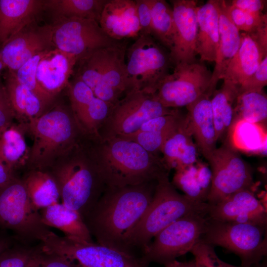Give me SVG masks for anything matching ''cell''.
Here are the masks:
<instances>
[{"label":"cell","instance_id":"6da1fadb","mask_svg":"<svg viewBox=\"0 0 267 267\" xmlns=\"http://www.w3.org/2000/svg\"><path fill=\"white\" fill-rule=\"evenodd\" d=\"M157 182L106 187L83 219L97 243L136 255L130 249L129 239L151 203Z\"/></svg>","mask_w":267,"mask_h":267},{"label":"cell","instance_id":"7a4b0ae2","mask_svg":"<svg viewBox=\"0 0 267 267\" xmlns=\"http://www.w3.org/2000/svg\"><path fill=\"white\" fill-rule=\"evenodd\" d=\"M85 139L106 186L138 185L169 175L162 157L134 141L119 136L103 139L87 134Z\"/></svg>","mask_w":267,"mask_h":267},{"label":"cell","instance_id":"3957f363","mask_svg":"<svg viewBox=\"0 0 267 267\" xmlns=\"http://www.w3.org/2000/svg\"><path fill=\"white\" fill-rule=\"evenodd\" d=\"M21 123L33 139L27 171L49 170L85 134L71 107L63 105L53 106L39 117Z\"/></svg>","mask_w":267,"mask_h":267},{"label":"cell","instance_id":"277c9868","mask_svg":"<svg viewBox=\"0 0 267 267\" xmlns=\"http://www.w3.org/2000/svg\"><path fill=\"white\" fill-rule=\"evenodd\" d=\"M47 171L55 180L61 203L83 219L106 187L89 152L85 134Z\"/></svg>","mask_w":267,"mask_h":267},{"label":"cell","instance_id":"5b68a950","mask_svg":"<svg viewBox=\"0 0 267 267\" xmlns=\"http://www.w3.org/2000/svg\"><path fill=\"white\" fill-rule=\"evenodd\" d=\"M169 176L157 180L153 199L130 235L128 246L134 253L136 248L142 254L157 234L178 220L192 214H208L209 204L178 193Z\"/></svg>","mask_w":267,"mask_h":267},{"label":"cell","instance_id":"8992f818","mask_svg":"<svg viewBox=\"0 0 267 267\" xmlns=\"http://www.w3.org/2000/svg\"><path fill=\"white\" fill-rule=\"evenodd\" d=\"M0 230L10 231L18 242L29 245L41 242L51 231L18 176L0 187Z\"/></svg>","mask_w":267,"mask_h":267},{"label":"cell","instance_id":"52a82bcc","mask_svg":"<svg viewBox=\"0 0 267 267\" xmlns=\"http://www.w3.org/2000/svg\"><path fill=\"white\" fill-rule=\"evenodd\" d=\"M201 239L238 256L242 267H251L267 255L266 226L219 221L208 217Z\"/></svg>","mask_w":267,"mask_h":267},{"label":"cell","instance_id":"ba28073f","mask_svg":"<svg viewBox=\"0 0 267 267\" xmlns=\"http://www.w3.org/2000/svg\"><path fill=\"white\" fill-rule=\"evenodd\" d=\"M178 110L163 105L155 93L134 89L113 106L98 136L104 139L130 134L148 120Z\"/></svg>","mask_w":267,"mask_h":267},{"label":"cell","instance_id":"9c48e42d","mask_svg":"<svg viewBox=\"0 0 267 267\" xmlns=\"http://www.w3.org/2000/svg\"><path fill=\"white\" fill-rule=\"evenodd\" d=\"M208 215H190L172 223L157 234L141 255L147 265H163L190 252L202 238L207 225Z\"/></svg>","mask_w":267,"mask_h":267},{"label":"cell","instance_id":"30bf717a","mask_svg":"<svg viewBox=\"0 0 267 267\" xmlns=\"http://www.w3.org/2000/svg\"><path fill=\"white\" fill-rule=\"evenodd\" d=\"M128 80L132 89L155 93L169 74L168 53L151 35H140L127 49Z\"/></svg>","mask_w":267,"mask_h":267},{"label":"cell","instance_id":"8fae6325","mask_svg":"<svg viewBox=\"0 0 267 267\" xmlns=\"http://www.w3.org/2000/svg\"><path fill=\"white\" fill-rule=\"evenodd\" d=\"M41 244L43 250L77 261L82 267H148L139 256L61 236L52 231Z\"/></svg>","mask_w":267,"mask_h":267},{"label":"cell","instance_id":"7c38bea8","mask_svg":"<svg viewBox=\"0 0 267 267\" xmlns=\"http://www.w3.org/2000/svg\"><path fill=\"white\" fill-rule=\"evenodd\" d=\"M207 161L212 173L207 201L210 205H215L242 190L254 191L251 169L228 142L217 147Z\"/></svg>","mask_w":267,"mask_h":267},{"label":"cell","instance_id":"4fadbf2b","mask_svg":"<svg viewBox=\"0 0 267 267\" xmlns=\"http://www.w3.org/2000/svg\"><path fill=\"white\" fill-rule=\"evenodd\" d=\"M212 73L202 61L179 63L161 84L155 94L165 107H186L209 89Z\"/></svg>","mask_w":267,"mask_h":267},{"label":"cell","instance_id":"5bb4252c","mask_svg":"<svg viewBox=\"0 0 267 267\" xmlns=\"http://www.w3.org/2000/svg\"><path fill=\"white\" fill-rule=\"evenodd\" d=\"M55 48L76 56L78 60L89 53L115 44L95 20L62 18L51 24Z\"/></svg>","mask_w":267,"mask_h":267},{"label":"cell","instance_id":"9a60e30c","mask_svg":"<svg viewBox=\"0 0 267 267\" xmlns=\"http://www.w3.org/2000/svg\"><path fill=\"white\" fill-rule=\"evenodd\" d=\"M33 23L1 46L0 59L6 69L15 71L34 56L54 48L51 24L34 26Z\"/></svg>","mask_w":267,"mask_h":267},{"label":"cell","instance_id":"2e32d148","mask_svg":"<svg viewBox=\"0 0 267 267\" xmlns=\"http://www.w3.org/2000/svg\"><path fill=\"white\" fill-rule=\"evenodd\" d=\"M175 38L169 55L173 64L193 63L196 58L195 43L197 33V1L172 0Z\"/></svg>","mask_w":267,"mask_h":267},{"label":"cell","instance_id":"e0dca14e","mask_svg":"<svg viewBox=\"0 0 267 267\" xmlns=\"http://www.w3.org/2000/svg\"><path fill=\"white\" fill-rule=\"evenodd\" d=\"M208 217L214 220L267 226V211L254 191L244 189L210 205Z\"/></svg>","mask_w":267,"mask_h":267},{"label":"cell","instance_id":"ac0fdd59","mask_svg":"<svg viewBox=\"0 0 267 267\" xmlns=\"http://www.w3.org/2000/svg\"><path fill=\"white\" fill-rule=\"evenodd\" d=\"M78 61L74 55L56 48L46 51L40 59L36 79L42 89L53 98L69 84V78Z\"/></svg>","mask_w":267,"mask_h":267},{"label":"cell","instance_id":"d6986e66","mask_svg":"<svg viewBox=\"0 0 267 267\" xmlns=\"http://www.w3.org/2000/svg\"><path fill=\"white\" fill-rule=\"evenodd\" d=\"M98 23L103 30L116 41L137 38L140 29L135 0H108Z\"/></svg>","mask_w":267,"mask_h":267},{"label":"cell","instance_id":"ffe728a7","mask_svg":"<svg viewBox=\"0 0 267 267\" xmlns=\"http://www.w3.org/2000/svg\"><path fill=\"white\" fill-rule=\"evenodd\" d=\"M127 45L123 41L111 46L101 79L93 90L98 98L110 100L118 93L124 96L133 90L129 82L126 62Z\"/></svg>","mask_w":267,"mask_h":267},{"label":"cell","instance_id":"44dd1931","mask_svg":"<svg viewBox=\"0 0 267 267\" xmlns=\"http://www.w3.org/2000/svg\"><path fill=\"white\" fill-rule=\"evenodd\" d=\"M210 96L207 92L187 105L188 126L198 151L208 160L218 142Z\"/></svg>","mask_w":267,"mask_h":267},{"label":"cell","instance_id":"7402d4cb","mask_svg":"<svg viewBox=\"0 0 267 267\" xmlns=\"http://www.w3.org/2000/svg\"><path fill=\"white\" fill-rule=\"evenodd\" d=\"M44 3L39 0H0V45L33 23Z\"/></svg>","mask_w":267,"mask_h":267},{"label":"cell","instance_id":"603a6c76","mask_svg":"<svg viewBox=\"0 0 267 267\" xmlns=\"http://www.w3.org/2000/svg\"><path fill=\"white\" fill-rule=\"evenodd\" d=\"M218 2L219 44L214 71L207 91L211 95L216 89L217 84L221 75L237 52L241 43V32L230 19L226 1L218 0Z\"/></svg>","mask_w":267,"mask_h":267},{"label":"cell","instance_id":"cb8c5ba5","mask_svg":"<svg viewBox=\"0 0 267 267\" xmlns=\"http://www.w3.org/2000/svg\"><path fill=\"white\" fill-rule=\"evenodd\" d=\"M185 116L178 110L174 114L148 120L133 134L118 136L134 141L146 151L158 154L166 140L181 124Z\"/></svg>","mask_w":267,"mask_h":267},{"label":"cell","instance_id":"d4e9b609","mask_svg":"<svg viewBox=\"0 0 267 267\" xmlns=\"http://www.w3.org/2000/svg\"><path fill=\"white\" fill-rule=\"evenodd\" d=\"M197 33L196 54L200 61L215 62L219 44L218 0H209L196 9Z\"/></svg>","mask_w":267,"mask_h":267},{"label":"cell","instance_id":"484cf974","mask_svg":"<svg viewBox=\"0 0 267 267\" xmlns=\"http://www.w3.org/2000/svg\"><path fill=\"white\" fill-rule=\"evenodd\" d=\"M198 148L185 118L164 144L161 152L168 169L175 171L196 163Z\"/></svg>","mask_w":267,"mask_h":267},{"label":"cell","instance_id":"4316f807","mask_svg":"<svg viewBox=\"0 0 267 267\" xmlns=\"http://www.w3.org/2000/svg\"><path fill=\"white\" fill-rule=\"evenodd\" d=\"M264 58L257 44L249 35L241 32L239 48L220 79L239 88L255 72Z\"/></svg>","mask_w":267,"mask_h":267},{"label":"cell","instance_id":"83f0119b","mask_svg":"<svg viewBox=\"0 0 267 267\" xmlns=\"http://www.w3.org/2000/svg\"><path fill=\"white\" fill-rule=\"evenodd\" d=\"M39 211L45 225L60 230L65 236L82 242H93L83 217L78 211L59 202Z\"/></svg>","mask_w":267,"mask_h":267},{"label":"cell","instance_id":"f1b7e54d","mask_svg":"<svg viewBox=\"0 0 267 267\" xmlns=\"http://www.w3.org/2000/svg\"><path fill=\"white\" fill-rule=\"evenodd\" d=\"M4 81L15 119L19 123L38 118L49 110L35 94L18 81L12 71L7 69Z\"/></svg>","mask_w":267,"mask_h":267},{"label":"cell","instance_id":"f546056e","mask_svg":"<svg viewBox=\"0 0 267 267\" xmlns=\"http://www.w3.org/2000/svg\"><path fill=\"white\" fill-rule=\"evenodd\" d=\"M171 183L191 199L207 202L211 187V171L208 165L197 161L176 170Z\"/></svg>","mask_w":267,"mask_h":267},{"label":"cell","instance_id":"4dcf8cb0","mask_svg":"<svg viewBox=\"0 0 267 267\" xmlns=\"http://www.w3.org/2000/svg\"><path fill=\"white\" fill-rule=\"evenodd\" d=\"M21 178L30 201L37 210L59 202L60 197L57 185L48 171L27 170Z\"/></svg>","mask_w":267,"mask_h":267},{"label":"cell","instance_id":"1f68e13d","mask_svg":"<svg viewBox=\"0 0 267 267\" xmlns=\"http://www.w3.org/2000/svg\"><path fill=\"white\" fill-rule=\"evenodd\" d=\"M25 133L22 123L13 122L0 134V156L15 173L22 167L26 169L30 147L26 141Z\"/></svg>","mask_w":267,"mask_h":267},{"label":"cell","instance_id":"d6a6232c","mask_svg":"<svg viewBox=\"0 0 267 267\" xmlns=\"http://www.w3.org/2000/svg\"><path fill=\"white\" fill-rule=\"evenodd\" d=\"M238 88L223 81L222 87L216 89L211 97L213 120L217 141L228 133L234 121V107L238 95Z\"/></svg>","mask_w":267,"mask_h":267},{"label":"cell","instance_id":"836d02e7","mask_svg":"<svg viewBox=\"0 0 267 267\" xmlns=\"http://www.w3.org/2000/svg\"><path fill=\"white\" fill-rule=\"evenodd\" d=\"M108 0H44V9L53 14L54 19L78 18L91 19L98 22Z\"/></svg>","mask_w":267,"mask_h":267},{"label":"cell","instance_id":"e575fe53","mask_svg":"<svg viewBox=\"0 0 267 267\" xmlns=\"http://www.w3.org/2000/svg\"><path fill=\"white\" fill-rule=\"evenodd\" d=\"M265 126L235 120L228 132L232 133L228 142L235 149L238 148L248 152H265L267 134Z\"/></svg>","mask_w":267,"mask_h":267},{"label":"cell","instance_id":"d590c367","mask_svg":"<svg viewBox=\"0 0 267 267\" xmlns=\"http://www.w3.org/2000/svg\"><path fill=\"white\" fill-rule=\"evenodd\" d=\"M267 119V96L263 90L238 94L234 104V121L265 126Z\"/></svg>","mask_w":267,"mask_h":267},{"label":"cell","instance_id":"8d00e7d4","mask_svg":"<svg viewBox=\"0 0 267 267\" xmlns=\"http://www.w3.org/2000/svg\"><path fill=\"white\" fill-rule=\"evenodd\" d=\"M151 36L170 50L175 38L172 8L164 0H151Z\"/></svg>","mask_w":267,"mask_h":267},{"label":"cell","instance_id":"74e56055","mask_svg":"<svg viewBox=\"0 0 267 267\" xmlns=\"http://www.w3.org/2000/svg\"><path fill=\"white\" fill-rule=\"evenodd\" d=\"M112 46L95 50L77 62L79 67L75 77L84 82L92 91L101 79Z\"/></svg>","mask_w":267,"mask_h":267},{"label":"cell","instance_id":"f35d334b","mask_svg":"<svg viewBox=\"0 0 267 267\" xmlns=\"http://www.w3.org/2000/svg\"><path fill=\"white\" fill-rule=\"evenodd\" d=\"M113 105L95 96L76 118L84 132L98 136V131L109 116Z\"/></svg>","mask_w":267,"mask_h":267},{"label":"cell","instance_id":"ab89813d","mask_svg":"<svg viewBox=\"0 0 267 267\" xmlns=\"http://www.w3.org/2000/svg\"><path fill=\"white\" fill-rule=\"evenodd\" d=\"M47 51H44L34 56L16 71L12 72L18 81L35 94L44 106L48 109H49L55 98L41 88L36 79V71L38 63Z\"/></svg>","mask_w":267,"mask_h":267},{"label":"cell","instance_id":"60d3db41","mask_svg":"<svg viewBox=\"0 0 267 267\" xmlns=\"http://www.w3.org/2000/svg\"><path fill=\"white\" fill-rule=\"evenodd\" d=\"M70 107L77 118L89 105L95 95L92 90L78 78L68 86Z\"/></svg>","mask_w":267,"mask_h":267},{"label":"cell","instance_id":"b9f144b4","mask_svg":"<svg viewBox=\"0 0 267 267\" xmlns=\"http://www.w3.org/2000/svg\"><path fill=\"white\" fill-rule=\"evenodd\" d=\"M37 245L16 243L0 255V267H25Z\"/></svg>","mask_w":267,"mask_h":267},{"label":"cell","instance_id":"7bdbcfd3","mask_svg":"<svg viewBox=\"0 0 267 267\" xmlns=\"http://www.w3.org/2000/svg\"><path fill=\"white\" fill-rule=\"evenodd\" d=\"M190 252L194 257L196 267H242L228 264L221 260L216 254L214 247L201 239Z\"/></svg>","mask_w":267,"mask_h":267},{"label":"cell","instance_id":"ee69618b","mask_svg":"<svg viewBox=\"0 0 267 267\" xmlns=\"http://www.w3.org/2000/svg\"><path fill=\"white\" fill-rule=\"evenodd\" d=\"M25 267H73L70 260L62 255L43 250L39 243Z\"/></svg>","mask_w":267,"mask_h":267},{"label":"cell","instance_id":"f6af8a7d","mask_svg":"<svg viewBox=\"0 0 267 267\" xmlns=\"http://www.w3.org/2000/svg\"><path fill=\"white\" fill-rule=\"evenodd\" d=\"M267 85V56L262 59L255 72L238 88V94L261 91Z\"/></svg>","mask_w":267,"mask_h":267},{"label":"cell","instance_id":"bcb514c9","mask_svg":"<svg viewBox=\"0 0 267 267\" xmlns=\"http://www.w3.org/2000/svg\"><path fill=\"white\" fill-rule=\"evenodd\" d=\"M15 115L0 76V134L13 123Z\"/></svg>","mask_w":267,"mask_h":267},{"label":"cell","instance_id":"7dc6e473","mask_svg":"<svg viewBox=\"0 0 267 267\" xmlns=\"http://www.w3.org/2000/svg\"><path fill=\"white\" fill-rule=\"evenodd\" d=\"M140 35H151V0H135Z\"/></svg>","mask_w":267,"mask_h":267},{"label":"cell","instance_id":"c3c4849f","mask_svg":"<svg viewBox=\"0 0 267 267\" xmlns=\"http://www.w3.org/2000/svg\"><path fill=\"white\" fill-rule=\"evenodd\" d=\"M257 44L260 51L265 57L267 56V19L252 32L247 34Z\"/></svg>","mask_w":267,"mask_h":267},{"label":"cell","instance_id":"681fc988","mask_svg":"<svg viewBox=\"0 0 267 267\" xmlns=\"http://www.w3.org/2000/svg\"><path fill=\"white\" fill-rule=\"evenodd\" d=\"M265 0H233L229 3L243 11L249 13H263Z\"/></svg>","mask_w":267,"mask_h":267},{"label":"cell","instance_id":"f907efd6","mask_svg":"<svg viewBox=\"0 0 267 267\" xmlns=\"http://www.w3.org/2000/svg\"><path fill=\"white\" fill-rule=\"evenodd\" d=\"M227 2L228 11L231 21L240 32H245L246 12L238 7Z\"/></svg>","mask_w":267,"mask_h":267},{"label":"cell","instance_id":"816d5d0a","mask_svg":"<svg viewBox=\"0 0 267 267\" xmlns=\"http://www.w3.org/2000/svg\"><path fill=\"white\" fill-rule=\"evenodd\" d=\"M16 176V173L6 165L0 156V187L8 183Z\"/></svg>","mask_w":267,"mask_h":267},{"label":"cell","instance_id":"f5cc1de1","mask_svg":"<svg viewBox=\"0 0 267 267\" xmlns=\"http://www.w3.org/2000/svg\"><path fill=\"white\" fill-rule=\"evenodd\" d=\"M18 242L14 237L5 230H0V255Z\"/></svg>","mask_w":267,"mask_h":267},{"label":"cell","instance_id":"db71d44e","mask_svg":"<svg viewBox=\"0 0 267 267\" xmlns=\"http://www.w3.org/2000/svg\"><path fill=\"white\" fill-rule=\"evenodd\" d=\"M165 267H196L194 260L187 262H179L177 260L164 265Z\"/></svg>","mask_w":267,"mask_h":267},{"label":"cell","instance_id":"11a10c76","mask_svg":"<svg viewBox=\"0 0 267 267\" xmlns=\"http://www.w3.org/2000/svg\"><path fill=\"white\" fill-rule=\"evenodd\" d=\"M251 267H267V259H264L261 262L252 265Z\"/></svg>","mask_w":267,"mask_h":267},{"label":"cell","instance_id":"9f6ffc18","mask_svg":"<svg viewBox=\"0 0 267 267\" xmlns=\"http://www.w3.org/2000/svg\"><path fill=\"white\" fill-rule=\"evenodd\" d=\"M6 67L0 59V76L1 75L2 72L3 70L5 69Z\"/></svg>","mask_w":267,"mask_h":267}]
</instances>
